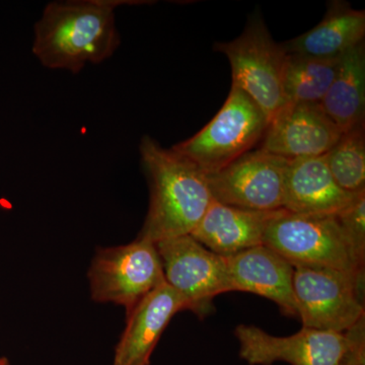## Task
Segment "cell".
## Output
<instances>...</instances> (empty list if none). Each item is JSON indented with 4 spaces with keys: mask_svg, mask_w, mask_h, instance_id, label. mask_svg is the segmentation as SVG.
Instances as JSON below:
<instances>
[{
    "mask_svg": "<svg viewBox=\"0 0 365 365\" xmlns=\"http://www.w3.org/2000/svg\"><path fill=\"white\" fill-rule=\"evenodd\" d=\"M321 106L343 133L364 125V42L341 56L337 74Z\"/></svg>",
    "mask_w": 365,
    "mask_h": 365,
    "instance_id": "17",
    "label": "cell"
},
{
    "mask_svg": "<svg viewBox=\"0 0 365 365\" xmlns=\"http://www.w3.org/2000/svg\"><path fill=\"white\" fill-rule=\"evenodd\" d=\"M0 365H11L6 357H0Z\"/></svg>",
    "mask_w": 365,
    "mask_h": 365,
    "instance_id": "22",
    "label": "cell"
},
{
    "mask_svg": "<svg viewBox=\"0 0 365 365\" xmlns=\"http://www.w3.org/2000/svg\"><path fill=\"white\" fill-rule=\"evenodd\" d=\"M150 184V207L138 237L157 244L191 235L212 202L207 177L196 163L150 136L139 145Z\"/></svg>",
    "mask_w": 365,
    "mask_h": 365,
    "instance_id": "2",
    "label": "cell"
},
{
    "mask_svg": "<svg viewBox=\"0 0 365 365\" xmlns=\"http://www.w3.org/2000/svg\"><path fill=\"white\" fill-rule=\"evenodd\" d=\"M150 1L69 0L46 6L34 28L33 54L46 68L78 73L86 64L102 63L121 43L116 9Z\"/></svg>",
    "mask_w": 365,
    "mask_h": 365,
    "instance_id": "1",
    "label": "cell"
},
{
    "mask_svg": "<svg viewBox=\"0 0 365 365\" xmlns=\"http://www.w3.org/2000/svg\"><path fill=\"white\" fill-rule=\"evenodd\" d=\"M268 117L244 91L232 86L222 109L198 133L173 146L206 175L227 167L260 143Z\"/></svg>",
    "mask_w": 365,
    "mask_h": 365,
    "instance_id": "3",
    "label": "cell"
},
{
    "mask_svg": "<svg viewBox=\"0 0 365 365\" xmlns=\"http://www.w3.org/2000/svg\"><path fill=\"white\" fill-rule=\"evenodd\" d=\"M287 158L253 150L227 167L206 175L211 195L217 202L251 209H283Z\"/></svg>",
    "mask_w": 365,
    "mask_h": 365,
    "instance_id": "9",
    "label": "cell"
},
{
    "mask_svg": "<svg viewBox=\"0 0 365 365\" xmlns=\"http://www.w3.org/2000/svg\"><path fill=\"white\" fill-rule=\"evenodd\" d=\"M360 264L365 265V191L336 215Z\"/></svg>",
    "mask_w": 365,
    "mask_h": 365,
    "instance_id": "20",
    "label": "cell"
},
{
    "mask_svg": "<svg viewBox=\"0 0 365 365\" xmlns=\"http://www.w3.org/2000/svg\"><path fill=\"white\" fill-rule=\"evenodd\" d=\"M359 194L349 193L336 182L326 155L288 160L283 199L288 212L335 215Z\"/></svg>",
    "mask_w": 365,
    "mask_h": 365,
    "instance_id": "14",
    "label": "cell"
},
{
    "mask_svg": "<svg viewBox=\"0 0 365 365\" xmlns=\"http://www.w3.org/2000/svg\"><path fill=\"white\" fill-rule=\"evenodd\" d=\"M340 58L288 54L283 76L284 105H321L337 74Z\"/></svg>",
    "mask_w": 365,
    "mask_h": 365,
    "instance_id": "18",
    "label": "cell"
},
{
    "mask_svg": "<svg viewBox=\"0 0 365 365\" xmlns=\"http://www.w3.org/2000/svg\"><path fill=\"white\" fill-rule=\"evenodd\" d=\"M326 162L336 182L345 191L359 194L365 191V124L346 131Z\"/></svg>",
    "mask_w": 365,
    "mask_h": 365,
    "instance_id": "19",
    "label": "cell"
},
{
    "mask_svg": "<svg viewBox=\"0 0 365 365\" xmlns=\"http://www.w3.org/2000/svg\"><path fill=\"white\" fill-rule=\"evenodd\" d=\"M165 281L181 295L187 309L203 318L217 295L232 292L227 258L213 253L191 235L157 242Z\"/></svg>",
    "mask_w": 365,
    "mask_h": 365,
    "instance_id": "8",
    "label": "cell"
},
{
    "mask_svg": "<svg viewBox=\"0 0 365 365\" xmlns=\"http://www.w3.org/2000/svg\"><path fill=\"white\" fill-rule=\"evenodd\" d=\"M185 309V299L165 282L146 295L127 314L126 327L115 349L114 365H150L151 354L170 319Z\"/></svg>",
    "mask_w": 365,
    "mask_h": 365,
    "instance_id": "13",
    "label": "cell"
},
{
    "mask_svg": "<svg viewBox=\"0 0 365 365\" xmlns=\"http://www.w3.org/2000/svg\"><path fill=\"white\" fill-rule=\"evenodd\" d=\"M342 134L321 105L285 104L269 120L259 148L287 160L321 157Z\"/></svg>",
    "mask_w": 365,
    "mask_h": 365,
    "instance_id": "11",
    "label": "cell"
},
{
    "mask_svg": "<svg viewBox=\"0 0 365 365\" xmlns=\"http://www.w3.org/2000/svg\"><path fill=\"white\" fill-rule=\"evenodd\" d=\"M227 258L232 292L258 294L272 300L281 313L297 317L294 292V266L266 245Z\"/></svg>",
    "mask_w": 365,
    "mask_h": 365,
    "instance_id": "12",
    "label": "cell"
},
{
    "mask_svg": "<svg viewBox=\"0 0 365 365\" xmlns=\"http://www.w3.org/2000/svg\"><path fill=\"white\" fill-rule=\"evenodd\" d=\"M364 11L338 0L328 4L325 16L318 25L282 45L288 54L338 58L364 42Z\"/></svg>",
    "mask_w": 365,
    "mask_h": 365,
    "instance_id": "16",
    "label": "cell"
},
{
    "mask_svg": "<svg viewBox=\"0 0 365 365\" xmlns=\"http://www.w3.org/2000/svg\"><path fill=\"white\" fill-rule=\"evenodd\" d=\"M88 279L93 300L123 307L126 314L165 282L157 245L141 237L124 246L98 250Z\"/></svg>",
    "mask_w": 365,
    "mask_h": 365,
    "instance_id": "7",
    "label": "cell"
},
{
    "mask_svg": "<svg viewBox=\"0 0 365 365\" xmlns=\"http://www.w3.org/2000/svg\"><path fill=\"white\" fill-rule=\"evenodd\" d=\"M264 245L294 266L364 271L332 215H297L282 209L269 223Z\"/></svg>",
    "mask_w": 365,
    "mask_h": 365,
    "instance_id": "4",
    "label": "cell"
},
{
    "mask_svg": "<svg viewBox=\"0 0 365 365\" xmlns=\"http://www.w3.org/2000/svg\"><path fill=\"white\" fill-rule=\"evenodd\" d=\"M364 271L295 266L297 317L304 328L344 333L365 317Z\"/></svg>",
    "mask_w": 365,
    "mask_h": 365,
    "instance_id": "5",
    "label": "cell"
},
{
    "mask_svg": "<svg viewBox=\"0 0 365 365\" xmlns=\"http://www.w3.org/2000/svg\"><path fill=\"white\" fill-rule=\"evenodd\" d=\"M215 50L227 57L232 86L244 91L270 120L284 105L283 76L288 53L255 16L244 32L230 42L215 43Z\"/></svg>",
    "mask_w": 365,
    "mask_h": 365,
    "instance_id": "6",
    "label": "cell"
},
{
    "mask_svg": "<svg viewBox=\"0 0 365 365\" xmlns=\"http://www.w3.org/2000/svg\"><path fill=\"white\" fill-rule=\"evenodd\" d=\"M344 333L347 348L341 365H365V317Z\"/></svg>",
    "mask_w": 365,
    "mask_h": 365,
    "instance_id": "21",
    "label": "cell"
},
{
    "mask_svg": "<svg viewBox=\"0 0 365 365\" xmlns=\"http://www.w3.org/2000/svg\"><path fill=\"white\" fill-rule=\"evenodd\" d=\"M281 210H251L220 203L213 199L191 235L213 253L232 256L264 245L269 223Z\"/></svg>",
    "mask_w": 365,
    "mask_h": 365,
    "instance_id": "15",
    "label": "cell"
},
{
    "mask_svg": "<svg viewBox=\"0 0 365 365\" xmlns=\"http://www.w3.org/2000/svg\"><path fill=\"white\" fill-rule=\"evenodd\" d=\"M240 356L250 365H341L347 348L345 333L326 332L302 327L287 337L270 335L258 327L235 328Z\"/></svg>",
    "mask_w": 365,
    "mask_h": 365,
    "instance_id": "10",
    "label": "cell"
}]
</instances>
